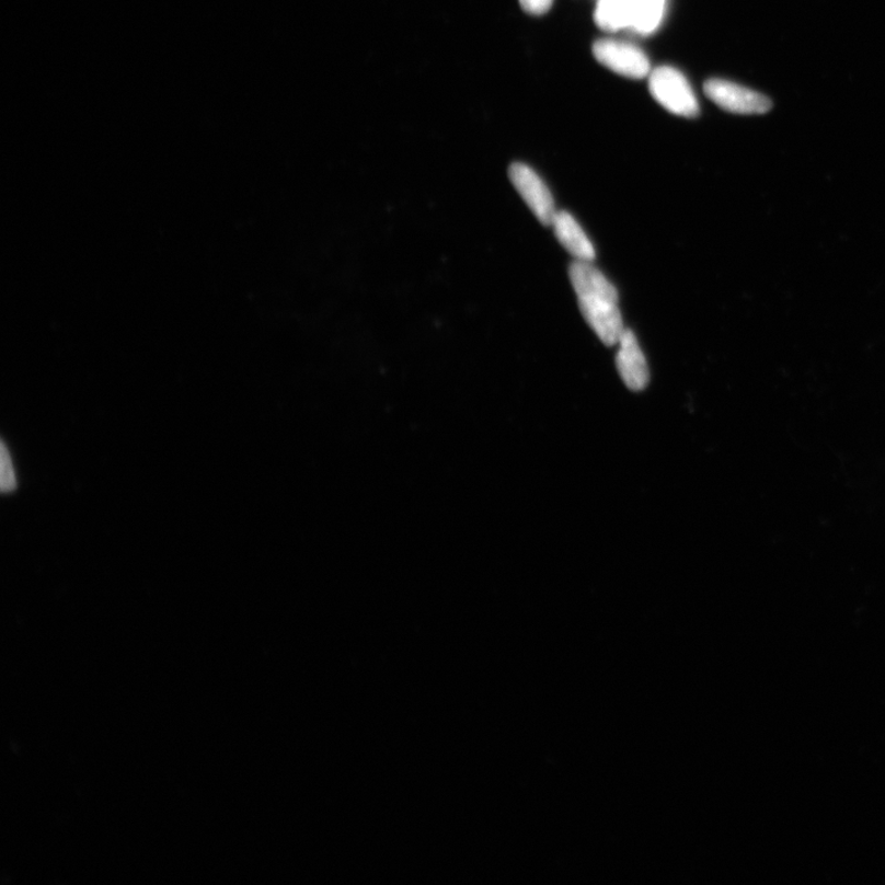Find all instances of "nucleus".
Segmentation results:
<instances>
[{
  "mask_svg": "<svg viewBox=\"0 0 885 885\" xmlns=\"http://www.w3.org/2000/svg\"><path fill=\"white\" fill-rule=\"evenodd\" d=\"M650 92L669 113L681 117H697L698 99L686 77L673 67H659L650 74Z\"/></svg>",
  "mask_w": 885,
  "mask_h": 885,
  "instance_id": "f257e3e1",
  "label": "nucleus"
},
{
  "mask_svg": "<svg viewBox=\"0 0 885 885\" xmlns=\"http://www.w3.org/2000/svg\"><path fill=\"white\" fill-rule=\"evenodd\" d=\"M703 92L713 103L732 114L762 115L772 107L768 96L728 80L710 79L703 85Z\"/></svg>",
  "mask_w": 885,
  "mask_h": 885,
  "instance_id": "f03ea898",
  "label": "nucleus"
},
{
  "mask_svg": "<svg viewBox=\"0 0 885 885\" xmlns=\"http://www.w3.org/2000/svg\"><path fill=\"white\" fill-rule=\"evenodd\" d=\"M598 62L622 77L642 79L651 74L650 59L635 45L617 39H598L593 45Z\"/></svg>",
  "mask_w": 885,
  "mask_h": 885,
  "instance_id": "7ed1b4c3",
  "label": "nucleus"
},
{
  "mask_svg": "<svg viewBox=\"0 0 885 885\" xmlns=\"http://www.w3.org/2000/svg\"><path fill=\"white\" fill-rule=\"evenodd\" d=\"M509 179L540 223L551 226L558 210L544 180L535 170L522 163L510 165Z\"/></svg>",
  "mask_w": 885,
  "mask_h": 885,
  "instance_id": "20e7f679",
  "label": "nucleus"
},
{
  "mask_svg": "<svg viewBox=\"0 0 885 885\" xmlns=\"http://www.w3.org/2000/svg\"><path fill=\"white\" fill-rule=\"evenodd\" d=\"M618 303L608 298H578L583 318L606 346L618 345L625 331Z\"/></svg>",
  "mask_w": 885,
  "mask_h": 885,
  "instance_id": "39448f33",
  "label": "nucleus"
},
{
  "mask_svg": "<svg viewBox=\"0 0 885 885\" xmlns=\"http://www.w3.org/2000/svg\"><path fill=\"white\" fill-rule=\"evenodd\" d=\"M618 345L617 367L623 383L633 391L645 389L650 381V370L635 334L625 329Z\"/></svg>",
  "mask_w": 885,
  "mask_h": 885,
  "instance_id": "423d86ee",
  "label": "nucleus"
},
{
  "mask_svg": "<svg viewBox=\"0 0 885 885\" xmlns=\"http://www.w3.org/2000/svg\"><path fill=\"white\" fill-rule=\"evenodd\" d=\"M570 279L578 298H608L619 301L617 288L590 261L576 260L572 263Z\"/></svg>",
  "mask_w": 885,
  "mask_h": 885,
  "instance_id": "0eeeda50",
  "label": "nucleus"
},
{
  "mask_svg": "<svg viewBox=\"0 0 885 885\" xmlns=\"http://www.w3.org/2000/svg\"><path fill=\"white\" fill-rule=\"evenodd\" d=\"M551 227L555 230L556 238L561 245L565 248L572 256L581 261H590V263L596 258V249L593 246L585 230L578 225L575 217L566 212V210H558Z\"/></svg>",
  "mask_w": 885,
  "mask_h": 885,
  "instance_id": "6e6552de",
  "label": "nucleus"
},
{
  "mask_svg": "<svg viewBox=\"0 0 885 885\" xmlns=\"http://www.w3.org/2000/svg\"><path fill=\"white\" fill-rule=\"evenodd\" d=\"M595 20L596 24L606 32L632 28L633 2L632 0H598Z\"/></svg>",
  "mask_w": 885,
  "mask_h": 885,
  "instance_id": "1a4fd4ad",
  "label": "nucleus"
},
{
  "mask_svg": "<svg viewBox=\"0 0 885 885\" xmlns=\"http://www.w3.org/2000/svg\"><path fill=\"white\" fill-rule=\"evenodd\" d=\"M632 28L642 35L656 32L662 23L664 10H666V0H632Z\"/></svg>",
  "mask_w": 885,
  "mask_h": 885,
  "instance_id": "9d476101",
  "label": "nucleus"
},
{
  "mask_svg": "<svg viewBox=\"0 0 885 885\" xmlns=\"http://www.w3.org/2000/svg\"><path fill=\"white\" fill-rule=\"evenodd\" d=\"M16 486L14 469L12 459H10L9 451L3 442L2 445V490L3 492L13 491Z\"/></svg>",
  "mask_w": 885,
  "mask_h": 885,
  "instance_id": "9b49d317",
  "label": "nucleus"
},
{
  "mask_svg": "<svg viewBox=\"0 0 885 885\" xmlns=\"http://www.w3.org/2000/svg\"><path fill=\"white\" fill-rule=\"evenodd\" d=\"M522 9L531 15H542L549 12L553 0H519Z\"/></svg>",
  "mask_w": 885,
  "mask_h": 885,
  "instance_id": "f8f14e48",
  "label": "nucleus"
}]
</instances>
